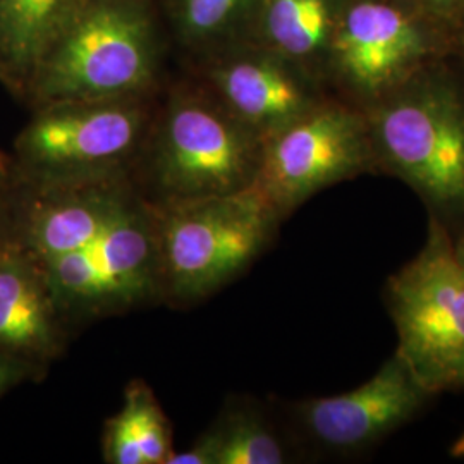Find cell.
I'll use <instances>...</instances> for the list:
<instances>
[{"label":"cell","instance_id":"6da1fadb","mask_svg":"<svg viewBox=\"0 0 464 464\" xmlns=\"http://www.w3.org/2000/svg\"><path fill=\"white\" fill-rule=\"evenodd\" d=\"M264 140L184 69L159 93L133 179L151 207L162 208L253 188Z\"/></svg>","mask_w":464,"mask_h":464},{"label":"cell","instance_id":"7a4b0ae2","mask_svg":"<svg viewBox=\"0 0 464 464\" xmlns=\"http://www.w3.org/2000/svg\"><path fill=\"white\" fill-rule=\"evenodd\" d=\"M170 38L159 0H76L34 71V109L160 93Z\"/></svg>","mask_w":464,"mask_h":464},{"label":"cell","instance_id":"3957f363","mask_svg":"<svg viewBox=\"0 0 464 464\" xmlns=\"http://www.w3.org/2000/svg\"><path fill=\"white\" fill-rule=\"evenodd\" d=\"M377 169L464 214V66L452 52L365 109Z\"/></svg>","mask_w":464,"mask_h":464},{"label":"cell","instance_id":"277c9868","mask_svg":"<svg viewBox=\"0 0 464 464\" xmlns=\"http://www.w3.org/2000/svg\"><path fill=\"white\" fill-rule=\"evenodd\" d=\"M159 295L178 303L210 296L251 266L282 218L256 188L155 208Z\"/></svg>","mask_w":464,"mask_h":464},{"label":"cell","instance_id":"5b68a950","mask_svg":"<svg viewBox=\"0 0 464 464\" xmlns=\"http://www.w3.org/2000/svg\"><path fill=\"white\" fill-rule=\"evenodd\" d=\"M157 99L159 93L36 107L14 143L19 178L32 183H71L131 174Z\"/></svg>","mask_w":464,"mask_h":464},{"label":"cell","instance_id":"8992f818","mask_svg":"<svg viewBox=\"0 0 464 464\" xmlns=\"http://www.w3.org/2000/svg\"><path fill=\"white\" fill-rule=\"evenodd\" d=\"M396 354L430 394L464 389V266L431 217L423 248L387 282Z\"/></svg>","mask_w":464,"mask_h":464},{"label":"cell","instance_id":"52a82bcc","mask_svg":"<svg viewBox=\"0 0 464 464\" xmlns=\"http://www.w3.org/2000/svg\"><path fill=\"white\" fill-rule=\"evenodd\" d=\"M454 34L416 0H346L327 86L365 111L423 67L454 52Z\"/></svg>","mask_w":464,"mask_h":464},{"label":"cell","instance_id":"ba28073f","mask_svg":"<svg viewBox=\"0 0 464 464\" xmlns=\"http://www.w3.org/2000/svg\"><path fill=\"white\" fill-rule=\"evenodd\" d=\"M375 169L365 111L332 95L266 138L253 188L284 218L318 191Z\"/></svg>","mask_w":464,"mask_h":464},{"label":"cell","instance_id":"9c48e42d","mask_svg":"<svg viewBox=\"0 0 464 464\" xmlns=\"http://www.w3.org/2000/svg\"><path fill=\"white\" fill-rule=\"evenodd\" d=\"M40 264L67 322L130 310L159 295L155 212L141 198L84 248Z\"/></svg>","mask_w":464,"mask_h":464},{"label":"cell","instance_id":"30bf717a","mask_svg":"<svg viewBox=\"0 0 464 464\" xmlns=\"http://www.w3.org/2000/svg\"><path fill=\"white\" fill-rule=\"evenodd\" d=\"M264 141L332 97L327 84L260 42L184 66Z\"/></svg>","mask_w":464,"mask_h":464},{"label":"cell","instance_id":"8fae6325","mask_svg":"<svg viewBox=\"0 0 464 464\" xmlns=\"http://www.w3.org/2000/svg\"><path fill=\"white\" fill-rule=\"evenodd\" d=\"M23 183L30 198L17 214L16 226L5 231L38 262L84 248L143 198L133 174L71 183Z\"/></svg>","mask_w":464,"mask_h":464},{"label":"cell","instance_id":"7c38bea8","mask_svg":"<svg viewBox=\"0 0 464 464\" xmlns=\"http://www.w3.org/2000/svg\"><path fill=\"white\" fill-rule=\"evenodd\" d=\"M430 394L394 354L360 387L298 406L301 429L320 448L354 452L410 421Z\"/></svg>","mask_w":464,"mask_h":464},{"label":"cell","instance_id":"4fadbf2b","mask_svg":"<svg viewBox=\"0 0 464 464\" xmlns=\"http://www.w3.org/2000/svg\"><path fill=\"white\" fill-rule=\"evenodd\" d=\"M66 324L42 264L0 232V356L34 375L63 353Z\"/></svg>","mask_w":464,"mask_h":464},{"label":"cell","instance_id":"5bb4252c","mask_svg":"<svg viewBox=\"0 0 464 464\" xmlns=\"http://www.w3.org/2000/svg\"><path fill=\"white\" fill-rule=\"evenodd\" d=\"M268 0H159L172 50L184 66L256 42Z\"/></svg>","mask_w":464,"mask_h":464},{"label":"cell","instance_id":"9a60e30c","mask_svg":"<svg viewBox=\"0 0 464 464\" xmlns=\"http://www.w3.org/2000/svg\"><path fill=\"white\" fill-rule=\"evenodd\" d=\"M344 5L346 0H268L256 42L327 84L329 55Z\"/></svg>","mask_w":464,"mask_h":464},{"label":"cell","instance_id":"2e32d148","mask_svg":"<svg viewBox=\"0 0 464 464\" xmlns=\"http://www.w3.org/2000/svg\"><path fill=\"white\" fill-rule=\"evenodd\" d=\"M76 0H0V83L26 100L34 71Z\"/></svg>","mask_w":464,"mask_h":464},{"label":"cell","instance_id":"e0dca14e","mask_svg":"<svg viewBox=\"0 0 464 464\" xmlns=\"http://www.w3.org/2000/svg\"><path fill=\"white\" fill-rule=\"evenodd\" d=\"M287 446L256 408L239 404L220 416L186 450H172L166 464H284Z\"/></svg>","mask_w":464,"mask_h":464},{"label":"cell","instance_id":"ac0fdd59","mask_svg":"<svg viewBox=\"0 0 464 464\" xmlns=\"http://www.w3.org/2000/svg\"><path fill=\"white\" fill-rule=\"evenodd\" d=\"M122 404L133 420L143 464H166L172 452V427L151 389L145 382H131Z\"/></svg>","mask_w":464,"mask_h":464},{"label":"cell","instance_id":"d6986e66","mask_svg":"<svg viewBox=\"0 0 464 464\" xmlns=\"http://www.w3.org/2000/svg\"><path fill=\"white\" fill-rule=\"evenodd\" d=\"M103 459L109 464H143V456L134 433L133 420L128 408H122L107 420L102 439Z\"/></svg>","mask_w":464,"mask_h":464},{"label":"cell","instance_id":"ffe728a7","mask_svg":"<svg viewBox=\"0 0 464 464\" xmlns=\"http://www.w3.org/2000/svg\"><path fill=\"white\" fill-rule=\"evenodd\" d=\"M433 19L452 34L464 23V0H416Z\"/></svg>","mask_w":464,"mask_h":464},{"label":"cell","instance_id":"44dd1931","mask_svg":"<svg viewBox=\"0 0 464 464\" xmlns=\"http://www.w3.org/2000/svg\"><path fill=\"white\" fill-rule=\"evenodd\" d=\"M26 375H32L26 368L0 356V396L7 392L13 385H16L17 382L23 381Z\"/></svg>","mask_w":464,"mask_h":464},{"label":"cell","instance_id":"7402d4cb","mask_svg":"<svg viewBox=\"0 0 464 464\" xmlns=\"http://www.w3.org/2000/svg\"><path fill=\"white\" fill-rule=\"evenodd\" d=\"M454 53L458 55V59L461 61V64L464 66V23L456 30L454 34Z\"/></svg>","mask_w":464,"mask_h":464},{"label":"cell","instance_id":"603a6c76","mask_svg":"<svg viewBox=\"0 0 464 464\" xmlns=\"http://www.w3.org/2000/svg\"><path fill=\"white\" fill-rule=\"evenodd\" d=\"M450 454L454 458H464V433L454 442V446L450 449Z\"/></svg>","mask_w":464,"mask_h":464},{"label":"cell","instance_id":"cb8c5ba5","mask_svg":"<svg viewBox=\"0 0 464 464\" xmlns=\"http://www.w3.org/2000/svg\"><path fill=\"white\" fill-rule=\"evenodd\" d=\"M454 248H456V255H458V258H459V262L463 264L464 266V232L463 236L454 243Z\"/></svg>","mask_w":464,"mask_h":464},{"label":"cell","instance_id":"d4e9b609","mask_svg":"<svg viewBox=\"0 0 464 464\" xmlns=\"http://www.w3.org/2000/svg\"><path fill=\"white\" fill-rule=\"evenodd\" d=\"M9 170L11 169H5V167H0V186L5 183V179H7V176H9Z\"/></svg>","mask_w":464,"mask_h":464},{"label":"cell","instance_id":"484cf974","mask_svg":"<svg viewBox=\"0 0 464 464\" xmlns=\"http://www.w3.org/2000/svg\"><path fill=\"white\" fill-rule=\"evenodd\" d=\"M0 167H5V169H11V164H9V159L4 155V153H0Z\"/></svg>","mask_w":464,"mask_h":464}]
</instances>
